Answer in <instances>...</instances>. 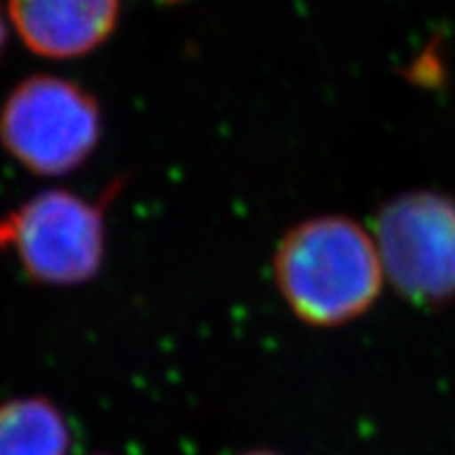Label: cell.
<instances>
[{"label":"cell","instance_id":"3","mask_svg":"<svg viewBox=\"0 0 455 455\" xmlns=\"http://www.w3.org/2000/svg\"><path fill=\"white\" fill-rule=\"evenodd\" d=\"M100 140L98 100L68 78H26L0 108V144L36 175L72 173L93 155Z\"/></svg>","mask_w":455,"mask_h":455},{"label":"cell","instance_id":"2","mask_svg":"<svg viewBox=\"0 0 455 455\" xmlns=\"http://www.w3.org/2000/svg\"><path fill=\"white\" fill-rule=\"evenodd\" d=\"M121 188L100 201L44 190L0 218V253L11 255L32 283L76 287L100 275L106 258V209Z\"/></svg>","mask_w":455,"mask_h":455},{"label":"cell","instance_id":"7","mask_svg":"<svg viewBox=\"0 0 455 455\" xmlns=\"http://www.w3.org/2000/svg\"><path fill=\"white\" fill-rule=\"evenodd\" d=\"M4 47H7V24H4L3 11H0V57H3Z\"/></svg>","mask_w":455,"mask_h":455},{"label":"cell","instance_id":"4","mask_svg":"<svg viewBox=\"0 0 455 455\" xmlns=\"http://www.w3.org/2000/svg\"><path fill=\"white\" fill-rule=\"evenodd\" d=\"M373 238L384 275L403 298L419 306L455 298V198L403 192L375 213Z\"/></svg>","mask_w":455,"mask_h":455},{"label":"cell","instance_id":"6","mask_svg":"<svg viewBox=\"0 0 455 455\" xmlns=\"http://www.w3.org/2000/svg\"><path fill=\"white\" fill-rule=\"evenodd\" d=\"M66 415L44 396H15L0 403V455H70Z\"/></svg>","mask_w":455,"mask_h":455},{"label":"cell","instance_id":"8","mask_svg":"<svg viewBox=\"0 0 455 455\" xmlns=\"http://www.w3.org/2000/svg\"><path fill=\"white\" fill-rule=\"evenodd\" d=\"M243 455H278V453L266 451V449H255V451H247V453H243Z\"/></svg>","mask_w":455,"mask_h":455},{"label":"cell","instance_id":"1","mask_svg":"<svg viewBox=\"0 0 455 455\" xmlns=\"http://www.w3.org/2000/svg\"><path fill=\"white\" fill-rule=\"evenodd\" d=\"M272 268L284 304L312 327H339L365 315L386 276L373 232L346 215L295 224L278 243Z\"/></svg>","mask_w":455,"mask_h":455},{"label":"cell","instance_id":"5","mask_svg":"<svg viewBox=\"0 0 455 455\" xmlns=\"http://www.w3.org/2000/svg\"><path fill=\"white\" fill-rule=\"evenodd\" d=\"M9 17L32 53L74 60L108 41L121 0H7Z\"/></svg>","mask_w":455,"mask_h":455}]
</instances>
